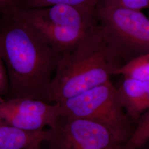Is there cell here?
<instances>
[{
  "label": "cell",
  "instance_id": "cell-1",
  "mask_svg": "<svg viewBox=\"0 0 149 149\" xmlns=\"http://www.w3.org/2000/svg\"><path fill=\"white\" fill-rule=\"evenodd\" d=\"M15 10L2 15L0 21V56L10 82L5 100L23 97L49 103L50 85L61 55Z\"/></svg>",
  "mask_w": 149,
  "mask_h": 149
},
{
  "label": "cell",
  "instance_id": "cell-2",
  "mask_svg": "<svg viewBox=\"0 0 149 149\" xmlns=\"http://www.w3.org/2000/svg\"><path fill=\"white\" fill-rule=\"evenodd\" d=\"M121 65L99 26L61 55L51 82L49 103H59L106 82Z\"/></svg>",
  "mask_w": 149,
  "mask_h": 149
},
{
  "label": "cell",
  "instance_id": "cell-3",
  "mask_svg": "<svg viewBox=\"0 0 149 149\" xmlns=\"http://www.w3.org/2000/svg\"><path fill=\"white\" fill-rule=\"evenodd\" d=\"M18 16L61 55L79 45L99 26L95 13L72 6L58 4L23 10Z\"/></svg>",
  "mask_w": 149,
  "mask_h": 149
},
{
  "label": "cell",
  "instance_id": "cell-4",
  "mask_svg": "<svg viewBox=\"0 0 149 149\" xmlns=\"http://www.w3.org/2000/svg\"><path fill=\"white\" fill-rule=\"evenodd\" d=\"M59 104L60 116L100 123L117 134L125 142L133 131L132 122L122 106L117 88L111 80Z\"/></svg>",
  "mask_w": 149,
  "mask_h": 149
},
{
  "label": "cell",
  "instance_id": "cell-5",
  "mask_svg": "<svg viewBox=\"0 0 149 149\" xmlns=\"http://www.w3.org/2000/svg\"><path fill=\"white\" fill-rule=\"evenodd\" d=\"M95 15L104 39L118 58L133 59L149 52V19L140 11L100 5Z\"/></svg>",
  "mask_w": 149,
  "mask_h": 149
},
{
  "label": "cell",
  "instance_id": "cell-6",
  "mask_svg": "<svg viewBox=\"0 0 149 149\" xmlns=\"http://www.w3.org/2000/svg\"><path fill=\"white\" fill-rule=\"evenodd\" d=\"M49 129L46 149H120L125 143L109 128L84 119L60 116Z\"/></svg>",
  "mask_w": 149,
  "mask_h": 149
},
{
  "label": "cell",
  "instance_id": "cell-7",
  "mask_svg": "<svg viewBox=\"0 0 149 149\" xmlns=\"http://www.w3.org/2000/svg\"><path fill=\"white\" fill-rule=\"evenodd\" d=\"M59 103H48L29 98L0 102V124L28 131L51 128L60 116Z\"/></svg>",
  "mask_w": 149,
  "mask_h": 149
},
{
  "label": "cell",
  "instance_id": "cell-8",
  "mask_svg": "<svg viewBox=\"0 0 149 149\" xmlns=\"http://www.w3.org/2000/svg\"><path fill=\"white\" fill-rule=\"evenodd\" d=\"M117 90L122 106L131 121L136 124L146 111L144 104L145 82L125 78Z\"/></svg>",
  "mask_w": 149,
  "mask_h": 149
},
{
  "label": "cell",
  "instance_id": "cell-9",
  "mask_svg": "<svg viewBox=\"0 0 149 149\" xmlns=\"http://www.w3.org/2000/svg\"><path fill=\"white\" fill-rule=\"evenodd\" d=\"M50 133V129L28 131L0 124V149H26L43 143Z\"/></svg>",
  "mask_w": 149,
  "mask_h": 149
},
{
  "label": "cell",
  "instance_id": "cell-10",
  "mask_svg": "<svg viewBox=\"0 0 149 149\" xmlns=\"http://www.w3.org/2000/svg\"><path fill=\"white\" fill-rule=\"evenodd\" d=\"M113 74H122L143 82L149 81V52L130 60L116 70Z\"/></svg>",
  "mask_w": 149,
  "mask_h": 149
},
{
  "label": "cell",
  "instance_id": "cell-11",
  "mask_svg": "<svg viewBox=\"0 0 149 149\" xmlns=\"http://www.w3.org/2000/svg\"><path fill=\"white\" fill-rule=\"evenodd\" d=\"M99 0H21L17 1L18 8L26 10L43 8L49 6L64 4L72 6L91 13L95 14Z\"/></svg>",
  "mask_w": 149,
  "mask_h": 149
},
{
  "label": "cell",
  "instance_id": "cell-12",
  "mask_svg": "<svg viewBox=\"0 0 149 149\" xmlns=\"http://www.w3.org/2000/svg\"><path fill=\"white\" fill-rule=\"evenodd\" d=\"M149 141V108L139 118L128 140L120 149H139Z\"/></svg>",
  "mask_w": 149,
  "mask_h": 149
},
{
  "label": "cell",
  "instance_id": "cell-13",
  "mask_svg": "<svg viewBox=\"0 0 149 149\" xmlns=\"http://www.w3.org/2000/svg\"><path fill=\"white\" fill-rule=\"evenodd\" d=\"M101 5L141 11L149 7V0H103Z\"/></svg>",
  "mask_w": 149,
  "mask_h": 149
},
{
  "label": "cell",
  "instance_id": "cell-14",
  "mask_svg": "<svg viewBox=\"0 0 149 149\" xmlns=\"http://www.w3.org/2000/svg\"><path fill=\"white\" fill-rule=\"evenodd\" d=\"M10 82L5 64L0 56V98L5 100L9 94Z\"/></svg>",
  "mask_w": 149,
  "mask_h": 149
},
{
  "label": "cell",
  "instance_id": "cell-15",
  "mask_svg": "<svg viewBox=\"0 0 149 149\" xmlns=\"http://www.w3.org/2000/svg\"><path fill=\"white\" fill-rule=\"evenodd\" d=\"M17 0H0V11L2 15L10 13L17 8Z\"/></svg>",
  "mask_w": 149,
  "mask_h": 149
},
{
  "label": "cell",
  "instance_id": "cell-16",
  "mask_svg": "<svg viewBox=\"0 0 149 149\" xmlns=\"http://www.w3.org/2000/svg\"><path fill=\"white\" fill-rule=\"evenodd\" d=\"M144 104L145 109L149 108V81L145 82V99Z\"/></svg>",
  "mask_w": 149,
  "mask_h": 149
},
{
  "label": "cell",
  "instance_id": "cell-17",
  "mask_svg": "<svg viewBox=\"0 0 149 149\" xmlns=\"http://www.w3.org/2000/svg\"><path fill=\"white\" fill-rule=\"evenodd\" d=\"M44 149L43 148V145H42V143L41 144H38L34 145H33L31 147L27 148L26 149Z\"/></svg>",
  "mask_w": 149,
  "mask_h": 149
},
{
  "label": "cell",
  "instance_id": "cell-18",
  "mask_svg": "<svg viewBox=\"0 0 149 149\" xmlns=\"http://www.w3.org/2000/svg\"><path fill=\"white\" fill-rule=\"evenodd\" d=\"M3 100H3V99H1V98H0V102H2V101H3Z\"/></svg>",
  "mask_w": 149,
  "mask_h": 149
},
{
  "label": "cell",
  "instance_id": "cell-19",
  "mask_svg": "<svg viewBox=\"0 0 149 149\" xmlns=\"http://www.w3.org/2000/svg\"><path fill=\"white\" fill-rule=\"evenodd\" d=\"M0 16H2V13H1V12L0 11ZM1 19H0V21H1Z\"/></svg>",
  "mask_w": 149,
  "mask_h": 149
}]
</instances>
